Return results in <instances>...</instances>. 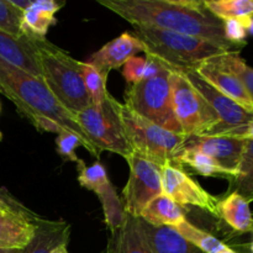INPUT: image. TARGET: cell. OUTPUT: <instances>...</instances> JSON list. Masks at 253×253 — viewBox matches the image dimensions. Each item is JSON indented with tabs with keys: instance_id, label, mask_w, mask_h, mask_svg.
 <instances>
[{
	"instance_id": "1",
	"label": "cell",
	"mask_w": 253,
	"mask_h": 253,
	"mask_svg": "<svg viewBox=\"0 0 253 253\" xmlns=\"http://www.w3.org/2000/svg\"><path fill=\"white\" fill-rule=\"evenodd\" d=\"M101 6L115 12L132 26L167 30L208 40L230 52L242 47L225 37L224 22L199 0H98Z\"/></svg>"
},
{
	"instance_id": "2",
	"label": "cell",
	"mask_w": 253,
	"mask_h": 253,
	"mask_svg": "<svg viewBox=\"0 0 253 253\" xmlns=\"http://www.w3.org/2000/svg\"><path fill=\"white\" fill-rule=\"evenodd\" d=\"M0 93L12 101L20 114L31 121L35 127L56 133L63 130L76 133L82 138L86 151L94 157H100V153L78 125L76 116L57 101L44 82L1 58Z\"/></svg>"
},
{
	"instance_id": "3",
	"label": "cell",
	"mask_w": 253,
	"mask_h": 253,
	"mask_svg": "<svg viewBox=\"0 0 253 253\" xmlns=\"http://www.w3.org/2000/svg\"><path fill=\"white\" fill-rule=\"evenodd\" d=\"M132 34L142 42L146 56L157 59L172 72L195 71L203 62L230 52L208 40L167 30L133 26Z\"/></svg>"
},
{
	"instance_id": "4",
	"label": "cell",
	"mask_w": 253,
	"mask_h": 253,
	"mask_svg": "<svg viewBox=\"0 0 253 253\" xmlns=\"http://www.w3.org/2000/svg\"><path fill=\"white\" fill-rule=\"evenodd\" d=\"M34 42L39 54L42 81L57 101L73 115L90 105V98L79 72V61L44 37L34 36Z\"/></svg>"
},
{
	"instance_id": "5",
	"label": "cell",
	"mask_w": 253,
	"mask_h": 253,
	"mask_svg": "<svg viewBox=\"0 0 253 253\" xmlns=\"http://www.w3.org/2000/svg\"><path fill=\"white\" fill-rule=\"evenodd\" d=\"M126 137L132 152L163 167L166 163L178 165L177 156L182 151L185 136L173 133L133 113L124 103L119 104Z\"/></svg>"
},
{
	"instance_id": "6",
	"label": "cell",
	"mask_w": 253,
	"mask_h": 253,
	"mask_svg": "<svg viewBox=\"0 0 253 253\" xmlns=\"http://www.w3.org/2000/svg\"><path fill=\"white\" fill-rule=\"evenodd\" d=\"M120 101L110 93L100 105L90 104L76 115V120L99 153H118L126 158L132 153L119 111Z\"/></svg>"
},
{
	"instance_id": "7",
	"label": "cell",
	"mask_w": 253,
	"mask_h": 253,
	"mask_svg": "<svg viewBox=\"0 0 253 253\" xmlns=\"http://www.w3.org/2000/svg\"><path fill=\"white\" fill-rule=\"evenodd\" d=\"M169 74L170 71L165 67L155 78L128 85L124 104L155 125L173 133L183 135L182 127L173 111Z\"/></svg>"
},
{
	"instance_id": "8",
	"label": "cell",
	"mask_w": 253,
	"mask_h": 253,
	"mask_svg": "<svg viewBox=\"0 0 253 253\" xmlns=\"http://www.w3.org/2000/svg\"><path fill=\"white\" fill-rule=\"evenodd\" d=\"M173 111L184 136L207 135L219 124V118L184 73L169 74Z\"/></svg>"
},
{
	"instance_id": "9",
	"label": "cell",
	"mask_w": 253,
	"mask_h": 253,
	"mask_svg": "<svg viewBox=\"0 0 253 253\" xmlns=\"http://www.w3.org/2000/svg\"><path fill=\"white\" fill-rule=\"evenodd\" d=\"M125 160L130 167V175L123 190L124 209L126 214L138 219L146 205L163 194L162 167L136 152Z\"/></svg>"
},
{
	"instance_id": "10",
	"label": "cell",
	"mask_w": 253,
	"mask_h": 253,
	"mask_svg": "<svg viewBox=\"0 0 253 253\" xmlns=\"http://www.w3.org/2000/svg\"><path fill=\"white\" fill-rule=\"evenodd\" d=\"M184 74L190 83L195 86V89L202 94L203 98L209 103L219 118V124L207 135L237 138L240 131L253 119V114L246 111L239 104L220 93L216 88L200 77L197 71H187L184 72Z\"/></svg>"
},
{
	"instance_id": "11",
	"label": "cell",
	"mask_w": 253,
	"mask_h": 253,
	"mask_svg": "<svg viewBox=\"0 0 253 253\" xmlns=\"http://www.w3.org/2000/svg\"><path fill=\"white\" fill-rule=\"evenodd\" d=\"M163 195L170 198L180 207L199 208L219 219V199L204 189L195 179L183 170L182 166L166 163L161 169Z\"/></svg>"
},
{
	"instance_id": "12",
	"label": "cell",
	"mask_w": 253,
	"mask_h": 253,
	"mask_svg": "<svg viewBox=\"0 0 253 253\" xmlns=\"http://www.w3.org/2000/svg\"><path fill=\"white\" fill-rule=\"evenodd\" d=\"M246 140L227 136H185L182 148L198 151L237 177Z\"/></svg>"
},
{
	"instance_id": "13",
	"label": "cell",
	"mask_w": 253,
	"mask_h": 253,
	"mask_svg": "<svg viewBox=\"0 0 253 253\" xmlns=\"http://www.w3.org/2000/svg\"><path fill=\"white\" fill-rule=\"evenodd\" d=\"M143 51L145 47L142 42L132 32H124L90 54L85 62L108 77L109 72L115 68H120L131 57H135L136 54Z\"/></svg>"
},
{
	"instance_id": "14",
	"label": "cell",
	"mask_w": 253,
	"mask_h": 253,
	"mask_svg": "<svg viewBox=\"0 0 253 253\" xmlns=\"http://www.w3.org/2000/svg\"><path fill=\"white\" fill-rule=\"evenodd\" d=\"M195 71L220 93L239 104L246 111L253 114V101L245 84L236 74L220 66L214 57L203 62Z\"/></svg>"
},
{
	"instance_id": "15",
	"label": "cell",
	"mask_w": 253,
	"mask_h": 253,
	"mask_svg": "<svg viewBox=\"0 0 253 253\" xmlns=\"http://www.w3.org/2000/svg\"><path fill=\"white\" fill-rule=\"evenodd\" d=\"M0 58L36 78L42 79L39 54L31 34L25 32L24 36L15 37L0 30Z\"/></svg>"
},
{
	"instance_id": "16",
	"label": "cell",
	"mask_w": 253,
	"mask_h": 253,
	"mask_svg": "<svg viewBox=\"0 0 253 253\" xmlns=\"http://www.w3.org/2000/svg\"><path fill=\"white\" fill-rule=\"evenodd\" d=\"M36 219L0 208V249L24 250L36 234Z\"/></svg>"
},
{
	"instance_id": "17",
	"label": "cell",
	"mask_w": 253,
	"mask_h": 253,
	"mask_svg": "<svg viewBox=\"0 0 253 253\" xmlns=\"http://www.w3.org/2000/svg\"><path fill=\"white\" fill-rule=\"evenodd\" d=\"M36 234L21 253H51L56 247L68 245L71 226L64 220H47L37 217Z\"/></svg>"
},
{
	"instance_id": "18",
	"label": "cell",
	"mask_w": 253,
	"mask_h": 253,
	"mask_svg": "<svg viewBox=\"0 0 253 253\" xmlns=\"http://www.w3.org/2000/svg\"><path fill=\"white\" fill-rule=\"evenodd\" d=\"M138 220L152 253H204L183 239L173 227L152 226L143 220Z\"/></svg>"
},
{
	"instance_id": "19",
	"label": "cell",
	"mask_w": 253,
	"mask_h": 253,
	"mask_svg": "<svg viewBox=\"0 0 253 253\" xmlns=\"http://www.w3.org/2000/svg\"><path fill=\"white\" fill-rule=\"evenodd\" d=\"M104 253H152L141 230L140 220L127 215L125 224L110 232Z\"/></svg>"
},
{
	"instance_id": "20",
	"label": "cell",
	"mask_w": 253,
	"mask_h": 253,
	"mask_svg": "<svg viewBox=\"0 0 253 253\" xmlns=\"http://www.w3.org/2000/svg\"><path fill=\"white\" fill-rule=\"evenodd\" d=\"M219 219H222L239 234L253 232V214L250 203L237 192H231L217 204Z\"/></svg>"
},
{
	"instance_id": "21",
	"label": "cell",
	"mask_w": 253,
	"mask_h": 253,
	"mask_svg": "<svg viewBox=\"0 0 253 253\" xmlns=\"http://www.w3.org/2000/svg\"><path fill=\"white\" fill-rule=\"evenodd\" d=\"M138 219L152 226H168L173 229L187 220L183 207L163 194L151 200Z\"/></svg>"
},
{
	"instance_id": "22",
	"label": "cell",
	"mask_w": 253,
	"mask_h": 253,
	"mask_svg": "<svg viewBox=\"0 0 253 253\" xmlns=\"http://www.w3.org/2000/svg\"><path fill=\"white\" fill-rule=\"evenodd\" d=\"M177 162L179 166H188L198 174L204 175V177L225 178L230 183L236 178V175L222 168L214 160L198 152V151L189 150V148H182L179 155L177 156Z\"/></svg>"
},
{
	"instance_id": "23",
	"label": "cell",
	"mask_w": 253,
	"mask_h": 253,
	"mask_svg": "<svg viewBox=\"0 0 253 253\" xmlns=\"http://www.w3.org/2000/svg\"><path fill=\"white\" fill-rule=\"evenodd\" d=\"M174 230L183 239H185L188 242L194 245L197 249H199L200 251L204 253H220L222 251H226L230 247L222 241H220L214 235L209 234L208 231H204V230L190 224L188 220L180 222L178 226L174 227Z\"/></svg>"
},
{
	"instance_id": "24",
	"label": "cell",
	"mask_w": 253,
	"mask_h": 253,
	"mask_svg": "<svg viewBox=\"0 0 253 253\" xmlns=\"http://www.w3.org/2000/svg\"><path fill=\"white\" fill-rule=\"evenodd\" d=\"M96 195H98L101 207H103L105 224L110 230V232L120 229L125 224L127 214H126L123 202L119 198L118 193H116L111 182L106 187H104L103 189L99 190Z\"/></svg>"
},
{
	"instance_id": "25",
	"label": "cell",
	"mask_w": 253,
	"mask_h": 253,
	"mask_svg": "<svg viewBox=\"0 0 253 253\" xmlns=\"http://www.w3.org/2000/svg\"><path fill=\"white\" fill-rule=\"evenodd\" d=\"M232 192H237L249 203L253 202V140H246L239 167V175L230 183Z\"/></svg>"
},
{
	"instance_id": "26",
	"label": "cell",
	"mask_w": 253,
	"mask_h": 253,
	"mask_svg": "<svg viewBox=\"0 0 253 253\" xmlns=\"http://www.w3.org/2000/svg\"><path fill=\"white\" fill-rule=\"evenodd\" d=\"M207 9L220 20L253 17V0H204Z\"/></svg>"
},
{
	"instance_id": "27",
	"label": "cell",
	"mask_w": 253,
	"mask_h": 253,
	"mask_svg": "<svg viewBox=\"0 0 253 253\" xmlns=\"http://www.w3.org/2000/svg\"><path fill=\"white\" fill-rule=\"evenodd\" d=\"M79 72L83 79L89 98L93 105H100L109 94L106 89V78L99 69L86 62L79 61Z\"/></svg>"
},
{
	"instance_id": "28",
	"label": "cell",
	"mask_w": 253,
	"mask_h": 253,
	"mask_svg": "<svg viewBox=\"0 0 253 253\" xmlns=\"http://www.w3.org/2000/svg\"><path fill=\"white\" fill-rule=\"evenodd\" d=\"M56 22L54 12L42 10L32 4L29 9L22 12V31L34 35V36L44 37L49 27L56 25Z\"/></svg>"
},
{
	"instance_id": "29",
	"label": "cell",
	"mask_w": 253,
	"mask_h": 253,
	"mask_svg": "<svg viewBox=\"0 0 253 253\" xmlns=\"http://www.w3.org/2000/svg\"><path fill=\"white\" fill-rule=\"evenodd\" d=\"M214 59L220 66L231 71L241 79L253 101V68L245 62L244 58L240 57V52H229V53L220 54V56L214 57Z\"/></svg>"
},
{
	"instance_id": "30",
	"label": "cell",
	"mask_w": 253,
	"mask_h": 253,
	"mask_svg": "<svg viewBox=\"0 0 253 253\" xmlns=\"http://www.w3.org/2000/svg\"><path fill=\"white\" fill-rule=\"evenodd\" d=\"M78 182L85 189L91 190L96 194L99 190L110 183L105 168L100 162H94L93 165L86 166L83 161L78 163Z\"/></svg>"
},
{
	"instance_id": "31",
	"label": "cell",
	"mask_w": 253,
	"mask_h": 253,
	"mask_svg": "<svg viewBox=\"0 0 253 253\" xmlns=\"http://www.w3.org/2000/svg\"><path fill=\"white\" fill-rule=\"evenodd\" d=\"M22 11L11 5L9 0H0V30L15 37L24 36Z\"/></svg>"
},
{
	"instance_id": "32",
	"label": "cell",
	"mask_w": 253,
	"mask_h": 253,
	"mask_svg": "<svg viewBox=\"0 0 253 253\" xmlns=\"http://www.w3.org/2000/svg\"><path fill=\"white\" fill-rule=\"evenodd\" d=\"M225 37L230 43L235 46H246V37L251 30L253 17H239V19L224 20Z\"/></svg>"
},
{
	"instance_id": "33",
	"label": "cell",
	"mask_w": 253,
	"mask_h": 253,
	"mask_svg": "<svg viewBox=\"0 0 253 253\" xmlns=\"http://www.w3.org/2000/svg\"><path fill=\"white\" fill-rule=\"evenodd\" d=\"M79 146L84 147V142L76 133L63 130L57 135V153L67 162H76L77 165L81 162L82 160H79L78 156L76 155V148L79 147Z\"/></svg>"
},
{
	"instance_id": "34",
	"label": "cell",
	"mask_w": 253,
	"mask_h": 253,
	"mask_svg": "<svg viewBox=\"0 0 253 253\" xmlns=\"http://www.w3.org/2000/svg\"><path fill=\"white\" fill-rule=\"evenodd\" d=\"M146 67H147V57H131L123 66L121 73L128 85H133L145 79Z\"/></svg>"
},
{
	"instance_id": "35",
	"label": "cell",
	"mask_w": 253,
	"mask_h": 253,
	"mask_svg": "<svg viewBox=\"0 0 253 253\" xmlns=\"http://www.w3.org/2000/svg\"><path fill=\"white\" fill-rule=\"evenodd\" d=\"M0 208L14 210V211L26 215V216L32 217V219L39 217V215L35 214V212L32 211V210H30L26 205L22 204L17 198H15L14 195L10 194L6 189H4V188L1 187H0Z\"/></svg>"
},
{
	"instance_id": "36",
	"label": "cell",
	"mask_w": 253,
	"mask_h": 253,
	"mask_svg": "<svg viewBox=\"0 0 253 253\" xmlns=\"http://www.w3.org/2000/svg\"><path fill=\"white\" fill-rule=\"evenodd\" d=\"M32 5L36 7H40L46 11H51L57 14L62 7L64 6V1H54V0H32Z\"/></svg>"
},
{
	"instance_id": "37",
	"label": "cell",
	"mask_w": 253,
	"mask_h": 253,
	"mask_svg": "<svg viewBox=\"0 0 253 253\" xmlns=\"http://www.w3.org/2000/svg\"><path fill=\"white\" fill-rule=\"evenodd\" d=\"M237 138H242V140H253V119L240 131L237 135Z\"/></svg>"
},
{
	"instance_id": "38",
	"label": "cell",
	"mask_w": 253,
	"mask_h": 253,
	"mask_svg": "<svg viewBox=\"0 0 253 253\" xmlns=\"http://www.w3.org/2000/svg\"><path fill=\"white\" fill-rule=\"evenodd\" d=\"M9 1L11 2V5H14L16 9H19L22 12L29 9L32 4V0H9Z\"/></svg>"
},
{
	"instance_id": "39",
	"label": "cell",
	"mask_w": 253,
	"mask_h": 253,
	"mask_svg": "<svg viewBox=\"0 0 253 253\" xmlns=\"http://www.w3.org/2000/svg\"><path fill=\"white\" fill-rule=\"evenodd\" d=\"M51 253H69L68 250H67V245H62V246L56 247Z\"/></svg>"
},
{
	"instance_id": "40",
	"label": "cell",
	"mask_w": 253,
	"mask_h": 253,
	"mask_svg": "<svg viewBox=\"0 0 253 253\" xmlns=\"http://www.w3.org/2000/svg\"><path fill=\"white\" fill-rule=\"evenodd\" d=\"M0 253H21V250H4V249H0Z\"/></svg>"
},
{
	"instance_id": "41",
	"label": "cell",
	"mask_w": 253,
	"mask_h": 253,
	"mask_svg": "<svg viewBox=\"0 0 253 253\" xmlns=\"http://www.w3.org/2000/svg\"><path fill=\"white\" fill-rule=\"evenodd\" d=\"M220 253H239V252H237L236 250L232 249V247H229V249H227L226 251H222V252H220Z\"/></svg>"
},
{
	"instance_id": "42",
	"label": "cell",
	"mask_w": 253,
	"mask_h": 253,
	"mask_svg": "<svg viewBox=\"0 0 253 253\" xmlns=\"http://www.w3.org/2000/svg\"><path fill=\"white\" fill-rule=\"evenodd\" d=\"M249 249H250V252L253 253V240L251 241V244L249 245Z\"/></svg>"
},
{
	"instance_id": "43",
	"label": "cell",
	"mask_w": 253,
	"mask_h": 253,
	"mask_svg": "<svg viewBox=\"0 0 253 253\" xmlns=\"http://www.w3.org/2000/svg\"><path fill=\"white\" fill-rule=\"evenodd\" d=\"M1 140H2V133L0 132V141H1Z\"/></svg>"
},
{
	"instance_id": "44",
	"label": "cell",
	"mask_w": 253,
	"mask_h": 253,
	"mask_svg": "<svg viewBox=\"0 0 253 253\" xmlns=\"http://www.w3.org/2000/svg\"><path fill=\"white\" fill-rule=\"evenodd\" d=\"M0 109H1V105H0Z\"/></svg>"
}]
</instances>
